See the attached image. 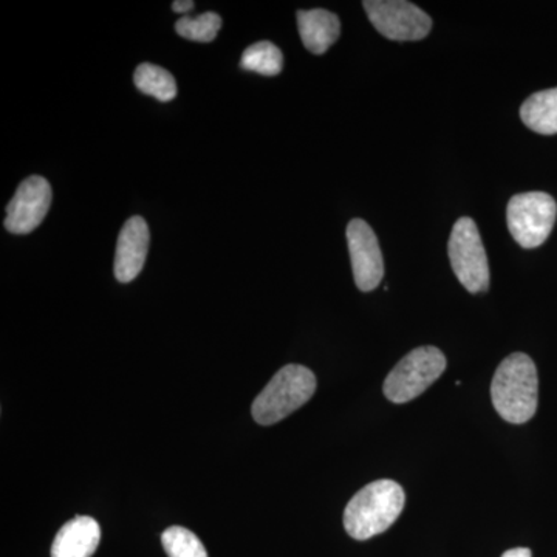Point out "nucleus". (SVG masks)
<instances>
[{
  "mask_svg": "<svg viewBox=\"0 0 557 557\" xmlns=\"http://www.w3.org/2000/svg\"><path fill=\"white\" fill-rule=\"evenodd\" d=\"M491 398L498 416L512 424L530 421L537 410L539 380L533 359L512 354L498 366L491 384Z\"/></svg>",
  "mask_w": 557,
  "mask_h": 557,
  "instance_id": "nucleus-1",
  "label": "nucleus"
},
{
  "mask_svg": "<svg viewBox=\"0 0 557 557\" xmlns=\"http://www.w3.org/2000/svg\"><path fill=\"white\" fill-rule=\"evenodd\" d=\"M406 494L394 480H376L348 502L344 527L348 536L368 541L394 525L405 509Z\"/></svg>",
  "mask_w": 557,
  "mask_h": 557,
  "instance_id": "nucleus-2",
  "label": "nucleus"
},
{
  "mask_svg": "<svg viewBox=\"0 0 557 557\" xmlns=\"http://www.w3.org/2000/svg\"><path fill=\"white\" fill-rule=\"evenodd\" d=\"M317 391V376L310 369L288 364L278 370L252 403V417L263 426L284 420L302 408Z\"/></svg>",
  "mask_w": 557,
  "mask_h": 557,
  "instance_id": "nucleus-3",
  "label": "nucleus"
},
{
  "mask_svg": "<svg viewBox=\"0 0 557 557\" xmlns=\"http://www.w3.org/2000/svg\"><path fill=\"white\" fill-rule=\"evenodd\" d=\"M446 358L437 347L424 346L406 355L384 381V395L395 405L420 397L442 376Z\"/></svg>",
  "mask_w": 557,
  "mask_h": 557,
  "instance_id": "nucleus-4",
  "label": "nucleus"
},
{
  "mask_svg": "<svg viewBox=\"0 0 557 557\" xmlns=\"http://www.w3.org/2000/svg\"><path fill=\"white\" fill-rule=\"evenodd\" d=\"M448 252L454 273L469 293L478 295L490 288V263L474 220H457L450 233Z\"/></svg>",
  "mask_w": 557,
  "mask_h": 557,
  "instance_id": "nucleus-5",
  "label": "nucleus"
},
{
  "mask_svg": "<svg viewBox=\"0 0 557 557\" xmlns=\"http://www.w3.org/2000/svg\"><path fill=\"white\" fill-rule=\"evenodd\" d=\"M557 205L545 193L518 194L509 200L507 223L512 239L520 247L531 249L541 247L552 234L556 223Z\"/></svg>",
  "mask_w": 557,
  "mask_h": 557,
  "instance_id": "nucleus-6",
  "label": "nucleus"
},
{
  "mask_svg": "<svg viewBox=\"0 0 557 557\" xmlns=\"http://www.w3.org/2000/svg\"><path fill=\"white\" fill-rule=\"evenodd\" d=\"M370 22L384 36L392 40H420L426 38L432 28V20L406 0H366L362 2Z\"/></svg>",
  "mask_w": 557,
  "mask_h": 557,
  "instance_id": "nucleus-7",
  "label": "nucleus"
},
{
  "mask_svg": "<svg viewBox=\"0 0 557 557\" xmlns=\"http://www.w3.org/2000/svg\"><path fill=\"white\" fill-rule=\"evenodd\" d=\"M346 234L355 284L361 292H372L384 277V260L376 234L361 219L351 220Z\"/></svg>",
  "mask_w": 557,
  "mask_h": 557,
  "instance_id": "nucleus-8",
  "label": "nucleus"
},
{
  "mask_svg": "<svg viewBox=\"0 0 557 557\" xmlns=\"http://www.w3.org/2000/svg\"><path fill=\"white\" fill-rule=\"evenodd\" d=\"M51 199L53 193L46 178L33 175L24 180L7 207L5 228L21 236L32 233L46 219Z\"/></svg>",
  "mask_w": 557,
  "mask_h": 557,
  "instance_id": "nucleus-9",
  "label": "nucleus"
},
{
  "mask_svg": "<svg viewBox=\"0 0 557 557\" xmlns=\"http://www.w3.org/2000/svg\"><path fill=\"white\" fill-rule=\"evenodd\" d=\"M149 226L143 218H131L121 230L116 242L115 277L123 284L141 273L149 251Z\"/></svg>",
  "mask_w": 557,
  "mask_h": 557,
  "instance_id": "nucleus-10",
  "label": "nucleus"
},
{
  "mask_svg": "<svg viewBox=\"0 0 557 557\" xmlns=\"http://www.w3.org/2000/svg\"><path fill=\"white\" fill-rule=\"evenodd\" d=\"M101 541L97 520L78 516L61 528L51 545V557H91Z\"/></svg>",
  "mask_w": 557,
  "mask_h": 557,
  "instance_id": "nucleus-11",
  "label": "nucleus"
},
{
  "mask_svg": "<svg viewBox=\"0 0 557 557\" xmlns=\"http://www.w3.org/2000/svg\"><path fill=\"white\" fill-rule=\"evenodd\" d=\"M298 28L306 49L313 54L325 53L341 35L339 17L329 10H299Z\"/></svg>",
  "mask_w": 557,
  "mask_h": 557,
  "instance_id": "nucleus-12",
  "label": "nucleus"
},
{
  "mask_svg": "<svg viewBox=\"0 0 557 557\" xmlns=\"http://www.w3.org/2000/svg\"><path fill=\"white\" fill-rule=\"evenodd\" d=\"M520 119L536 134H557V87L531 95L520 108Z\"/></svg>",
  "mask_w": 557,
  "mask_h": 557,
  "instance_id": "nucleus-13",
  "label": "nucleus"
},
{
  "mask_svg": "<svg viewBox=\"0 0 557 557\" xmlns=\"http://www.w3.org/2000/svg\"><path fill=\"white\" fill-rule=\"evenodd\" d=\"M134 83L139 91L161 102L174 100L177 97V83L168 70L156 64H139L135 70Z\"/></svg>",
  "mask_w": 557,
  "mask_h": 557,
  "instance_id": "nucleus-14",
  "label": "nucleus"
},
{
  "mask_svg": "<svg viewBox=\"0 0 557 557\" xmlns=\"http://www.w3.org/2000/svg\"><path fill=\"white\" fill-rule=\"evenodd\" d=\"M242 69L263 76H276L282 72L284 57L282 51L270 40L252 44L242 54Z\"/></svg>",
  "mask_w": 557,
  "mask_h": 557,
  "instance_id": "nucleus-15",
  "label": "nucleus"
},
{
  "mask_svg": "<svg viewBox=\"0 0 557 557\" xmlns=\"http://www.w3.org/2000/svg\"><path fill=\"white\" fill-rule=\"evenodd\" d=\"M161 544L170 557H208L200 539L183 527L168 528L161 534Z\"/></svg>",
  "mask_w": 557,
  "mask_h": 557,
  "instance_id": "nucleus-16",
  "label": "nucleus"
},
{
  "mask_svg": "<svg viewBox=\"0 0 557 557\" xmlns=\"http://www.w3.org/2000/svg\"><path fill=\"white\" fill-rule=\"evenodd\" d=\"M220 28H222V17L214 11H208L196 17H183L175 24L178 36L196 42H212L218 38Z\"/></svg>",
  "mask_w": 557,
  "mask_h": 557,
  "instance_id": "nucleus-17",
  "label": "nucleus"
},
{
  "mask_svg": "<svg viewBox=\"0 0 557 557\" xmlns=\"http://www.w3.org/2000/svg\"><path fill=\"white\" fill-rule=\"evenodd\" d=\"M193 9V0H177V2L172 3V10H174L175 13H188V11Z\"/></svg>",
  "mask_w": 557,
  "mask_h": 557,
  "instance_id": "nucleus-18",
  "label": "nucleus"
},
{
  "mask_svg": "<svg viewBox=\"0 0 557 557\" xmlns=\"http://www.w3.org/2000/svg\"><path fill=\"white\" fill-rule=\"evenodd\" d=\"M502 557H531V549L528 548H512L505 552Z\"/></svg>",
  "mask_w": 557,
  "mask_h": 557,
  "instance_id": "nucleus-19",
  "label": "nucleus"
}]
</instances>
